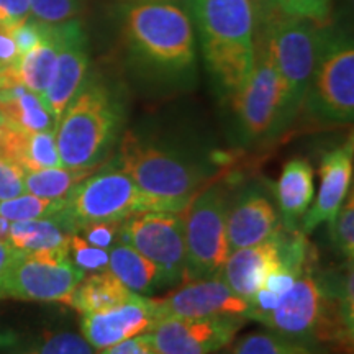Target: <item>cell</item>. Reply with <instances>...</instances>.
I'll return each mask as SVG.
<instances>
[{"instance_id":"5","label":"cell","mask_w":354,"mask_h":354,"mask_svg":"<svg viewBox=\"0 0 354 354\" xmlns=\"http://www.w3.org/2000/svg\"><path fill=\"white\" fill-rule=\"evenodd\" d=\"M313 120L348 125L354 117V48L346 30L320 26L315 64L302 107Z\"/></svg>"},{"instance_id":"23","label":"cell","mask_w":354,"mask_h":354,"mask_svg":"<svg viewBox=\"0 0 354 354\" xmlns=\"http://www.w3.org/2000/svg\"><path fill=\"white\" fill-rule=\"evenodd\" d=\"M133 294L135 292L127 289L109 269H105L100 272H92L91 276H84L74 289L69 305L81 315H87L118 307L128 302Z\"/></svg>"},{"instance_id":"16","label":"cell","mask_w":354,"mask_h":354,"mask_svg":"<svg viewBox=\"0 0 354 354\" xmlns=\"http://www.w3.org/2000/svg\"><path fill=\"white\" fill-rule=\"evenodd\" d=\"M281 227L272 202L259 187L238 194L227 209V240L230 253L271 240Z\"/></svg>"},{"instance_id":"14","label":"cell","mask_w":354,"mask_h":354,"mask_svg":"<svg viewBox=\"0 0 354 354\" xmlns=\"http://www.w3.org/2000/svg\"><path fill=\"white\" fill-rule=\"evenodd\" d=\"M56 32L59 41L56 73L43 99L57 123L71 99L77 94L86 81L91 66H88V39L81 20L74 19L57 24Z\"/></svg>"},{"instance_id":"40","label":"cell","mask_w":354,"mask_h":354,"mask_svg":"<svg viewBox=\"0 0 354 354\" xmlns=\"http://www.w3.org/2000/svg\"><path fill=\"white\" fill-rule=\"evenodd\" d=\"M30 0H0V24L15 25L28 19Z\"/></svg>"},{"instance_id":"30","label":"cell","mask_w":354,"mask_h":354,"mask_svg":"<svg viewBox=\"0 0 354 354\" xmlns=\"http://www.w3.org/2000/svg\"><path fill=\"white\" fill-rule=\"evenodd\" d=\"M330 238L333 246L348 263L354 258V198L349 192V198L344 201L330 221Z\"/></svg>"},{"instance_id":"44","label":"cell","mask_w":354,"mask_h":354,"mask_svg":"<svg viewBox=\"0 0 354 354\" xmlns=\"http://www.w3.org/2000/svg\"><path fill=\"white\" fill-rule=\"evenodd\" d=\"M120 2H130V0H120Z\"/></svg>"},{"instance_id":"39","label":"cell","mask_w":354,"mask_h":354,"mask_svg":"<svg viewBox=\"0 0 354 354\" xmlns=\"http://www.w3.org/2000/svg\"><path fill=\"white\" fill-rule=\"evenodd\" d=\"M100 354H156V351H154L149 335L143 333L102 349Z\"/></svg>"},{"instance_id":"27","label":"cell","mask_w":354,"mask_h":354,"mask_svg":"<svg viewBox=\"0 0 354 354\" xmlns=\"http://www.w3.org/2000/svg\"><path fill=\"white\" fill-rule=\"evenodd\" d=\"M91 172L94 171H76L63 166L25 172V192L50 201H64L71 190Z\"/></svg>"},{"instance_id":"8","label":"cell","mask_w":354,"mask_h":354,"mask_svg":"<svg viewBox=\"0 0 354 354\" xmlns=\"http://www.w3.org/2000/svg\"><path fill=\"white\" fill-rule=\"evenodd\" d=\"M140 212H156V207L125 171L107 161L71 190L57 216L77 233L86 225L125 220Z\"/></svg>"},{"instance_id":"31","label":"cell","mask_w":354,"mask_h":354,"mask_svg":"<svg viewBox=\"0 0 354 354\" xmlns=\"http://www.w3.org/2000/svg\"><path fill=\"white\" fill-rule=\"evenodd\" d=\"M86 0H30L33 17L43 24L57 25L81 15Z\"/></svg>"},{"instance_id":"36","label":"cell","mask_w":354,"mask_h":354,"mask_svg":"<svg viewBox=\"0 0 354 354\" xmlns=\"http://www.w3.org/2000/svg\"><path fill=\"white\" fill-rule=\"evenodd\" d=\"M43 32L44 24L35 19V17L33 19H25L20 24L13 25V39H15L17 50H19L20 56L32 51L41 41Z\"/></svg>"},{"instance_id":"35","label":"cell","mask_w":354,"mask_h":354,"mask_svg":"<svg viewBox=\"0 0 354 354\" xmlns=\"http://www.w3.org/2000/svg\"><path fill=\"white\" fill-rule=\"evenodd\" d=\"M25 171L0 158V201H10L25 194Z\"/></svg>"},{"instance_id":"2","label":"cell","mask_w":354,"mask_h":354,"mask_svg":"<svg viewBox=\"0 0 354 354\" xmlns=\"http://www.w3.org/2000/svg\"><path fill=\"white\" fill-rule=\"evenodd\" d=\"M127 122L125 91L99 69L86 81L61 113L55 128L61 166L95 171L112 156Z\"/></svg>"},{"instance_id":"17","label":"cell","mask_w":354,"mask_h":354,"mask_svg":"<svg viewBox=\"0 0 354 354\" xmlns=\"http://www.w3.org/2000/svg\"><path fill=\"white\" fill-rule=\"evenodd\" d=\"M353 183V146L336 148L323 156L320 166V190L312 209L305 212L302 233L313 232L323 221H330L346 201Z\"/></svg>"},{"instance_id":"43","label":"cell","mask_w":354,"mask_h":354,"mask_svg":"<svg viewBox=\"0 0 354 354\" xmlns=\"http://www.w3.org/2000/svg\"><path fill=\"white\" fill-rule=\"evenodd\" d=\"M3 125H6V123H3L2 118H0V133H2V128H3Z\"/></svg>"},{"instance_id":"9","label":"cell","mask_w":354,"mask_h":354,"mask_svg":"<svg viewBox=\"0 0 354 354\" xmlns=\"http://www.w3.org/2000/svg\"><path fill=\"white\" fill-rule=\"evenodd\" d=\"M118 241L133 246L156 266L161 287L187 282L184 212H140L127 216Z\"/></svg>"},{"instance_id":"33","label":"cell","mask_w":354,"mask_h":354,"mask_svg":"<svg viewBox=\"0 0 354 354\" xmlns=\"http://www.w3.org/2000/svg\"><path fill=\"white\" fill-rule=\"evenodd\" d=\"M271 3L287 15L312 20L317 25H325L330 15V0H271Z\"/></svg>"},{"instance_id":"11","label":"cell","mask_w":354,"mask_h":354,"mask_svg":"<svg viewBox=\"0 0 354 354\" xmlns=\"http://www.w3.org/2000/svg\"><path fill=\"white\" fill-rule=\"evenodd\" d=\"M84 276L86 274L71 263L68 253L19 251L0 287V299L69 305L73 292Z\"/></svg>"},{"instance_id":"32","label":"cell","mask_w":354,"mask_h":354,"mask_svg":"<svg viewBox=\"0 0 354 354\" xmlns=\"http://www.w3.org/2000/svg\"><path fill=\"white\" fill-rule=\"evenodd\" d=\"M68 254L71 263L81 269L84 274L105 271L109 266V251L88 245L77 233L71 234Z\"/></svg>"},{"instance_id":"29","label":"cell","mask_w":354,"mask_h":354,"mask_svg":"<svg viewBox=\"0 0 354 354\" xmlns=\"http://www.w3.org/2000/svg\"><path fill=\"white\" fill-rule=\"evenodd\" d=\"M63 209L64 201H50L26 192L10 201H0V215L10 221L53 218L59 215Z\"/></svg>"},{"instance_id":"38","label":"cell","mask_w":354,"mask_h":354,"mask_svg":"<svg viewBox=\"0 0 354 354\" xmlns=\"http://www.w3.org/2000/svg\"><path fill=\"white\" fill-rule=\"evenodd\" d=\"M300 274L292 271L289 268H284V266H277L276 269H272V271L266 276L261 287H266L268 290H271L274 294H277L279 297H282V295L295 284V281H297Z\"/></svg>"},{"instance_id":"4","label":"cell","mask_w":354,"mask_h":354,"mask_svg":"<svg viewBox=\"0 0 354 354\" xmlns=\"http://www.w3.org/2000/svg\"><path fill=\"white\" fill-rule=\"evenodd\" d=\"M216 92L227 99L240 92L254 61L253 0H180Z\"/></svg>"},{"instance_id":"1","label":"cell","mask_w":354,"mask_h":354,"mask_svg":"<svg viewBox=\"0 0 354 354\" xmlns=\"http://www.w3.org/2000/svg\"><path fill=\"white\" fill-rule=\"evenodd\" d=\"M120 53L136 77L158 87L190 86L197 38L180 0H130L113 12Z\"/></svg>"},{"instance_id":"12","label":"cell","mask_w":354,"mask_h":354,"mask_svg":"<svg viewBox=\"0 0 354 354\" xmlns=\"http://www.w3.org/2000/svg\"><path fill=\"white\" fill-rule=\"evenodd\" d=\"M245 322L240 315L167 318L148 335L156 354H212L232 343Z\"/></svg>"},{"instance_id":"10","label":"cell","mask_w":354,"mask_h":354,"mask_svg":"<svg viewBox=\"0 0 354 354\" xmlns=\"http://www.w3.org/2000/svg\"><path fill=\"white\" fill-rule=\"evenodd\" d=\"M228 201L223 189H202L184 210L187 282L221 274L230 250L227 240Z\"/></svg>"},{"instance_id":"18","label":"cell","mask_w":354,"mask_h":354,"mask_svg":"<svg viewBox=\"0 0 354 354\" xmlns=\"http://www.w3.org/2000/svg\"><path fill=\"white\" fill-rule=\"evenodd\" d=\"M281 264L276 240L241 248L228 254L221 268V279L234 294L250 302L256 290L263 286L266 276Z\"/></svg>"},{"instance_id":"21","label":"cell","mask_w":354,"mask_h":354,"mask_svg":"<svg viewBox=\"0 0 354 354\" xmlns=\"http://www.w3.org/2000/svg\"><path fill=\"white\" fill-rule=\"evenodd\" d=\"M0 118L21 131H55L56 118L41 95L25 86L0 88Z\"/></svg>"},{"instance_id":"24","label":"cell","mask_w":354,"mask_h":354,"mask_svg":"<svg viewBox=\"0 0 354 354\" xmlns=\"http://www.w3.org/2000/svg\"><path fill=\"white\" fill-rule=\"evenodd\" d=\"M107 269L135 294H153L161 287L156 266L127 243L118 241L110 248Z\"/></svg>"},{"instance_id":"6","label":"cell","mask_w":354,"mask_h":354,"mask_svg":"<svg viewBox=\"0 0 354 354\" xmlns=\"http://www.w3.org/2000/svg\"><path fill=\"white\" fill-rule=\"evenodd\" d=\"M286 87V115L292 125L297 117L315 64L320 26L312 20L277 10L271 0L259 10L256 21Z\"/></svg>"},{"instance_id":"34","label":"cell","mask_w":354,"mask_h":354,"mask_svg":"<svg viewBox=\"0 0 354 354\" xmlns=\"http://www.w3.org/2000/svg\"><path fill=\"white\" fill-rule=\"evenodd\" d=\"M120 225H122V220L97 221V223H91V225H86V227H82L77 232V234H81L88 245L109 251L115 243H118Z\"/></svg>"},{"instance_id":"13","label":"cell","mask_w":354,"mask_h":354,"mask_svg":"<svg viewBox=\"0 0 354 354\" xmlns=\"http://www.w3.org/2000/svg\"><path fill=\"white\" fill-rule=\"evenodd\" d=\"M159 322L167 318H207L240 315L248 318L250 302L227 286L221 276L189 281L172 294L153 299Z\"/></svg>"},{"instance_id":"26","label":"cell","mask_w":354,"mask_h":354,"mask_svg":"<svg viewBox=\"0 0 354 354\" xmlns=\"http://www.w3.org/2000/svg\"><path fill=\"white\" fill-rule=\"evenodd\" d=\"M0 348L2 354H94L84 336L73 331H46L24 342L2 343Z\"/></svg>"},{"instance_id":"25","label":"cell","mask_w":354,"mask_h":354,"mask_svg":"<svg viewBox=\"0 0 354 354\" xmlns=\"http://www.w3.org/2000/svg\"><path fill=\"white\" fill-rule=\"evenodd\" d=\"M57 50H59V41H57L56 25L44 24L41 41L20 59L19 77L21 86L44 97L56 73Z\"/></svg>"},{"instance_id":"20","label":"cell","mask_w":354,"mask_h":354,"mask_svg":"<svg viewBox=\"0 0 354 354\" xmlns=\"http://www.w3.org/2000/svg\"><path fill=\"white\" fill-rule=\"evenodd\" d=\"M274 194L282 227L297 230L313 202V169L305 159H290L279 176Z\"/></svg>"},{"instance_id":"19","label":"cell","mask_w":354,"mask_h":354,"mask_svg":"<svg viewBox=\"0 0 354 354\" xmlns=\"http://www.w3.org/2000/svg\"><path fill=\"white\" fill-rule=\"evenodd\" d=\"M0 158L20 166L25 172L61 166L55 131H21L3 125Z\"/></svg>"},{"instance_id":"28","label":"cell","mask_w":354,"mask_h":354,"mask_svg":"<svg viewBox=\"0 0 354 354\" xmlns=\"http://www.w3.org/2000/svg\"><path fill=\"white\" fill-rule=\"evenodd\" d=\"M233 354H317V351L308 344L294 342L271 330H261L243 336Z\"/></svg>"},{"instance_id":"37","label":"cell","mask_w":354,"mask_h":354,"mask_svg":"<svg viewBox=\"0 0 354 354\" xmlns=\"http://www.w3.org/2000/svg\"><path fill=\"white\" fill-rule=\"evenodd\" d=\"M20 53L13 39V25L0 24V74L19 68Z\"/></svg>"},{"instance_id":"41","label":"cell","mask_w":354,"mask_h":354,"mask_svg":"<svg viewBox=\"0 0 354 354\" xmlns=\"http://www.w3.org/2000/svg\"><path fill=\"white\" fill-rule=\"evenodd\" d=\"M19 251L13 248L10 243L0 241V287H2L3 281H6V276L10 269L13 261H15Z\"/></svg>"},{"instance_id":"22","label":"cell","mask_w":354,"mask_h":354,"mask_svg":"<svg viewBox=\"0 0 354 354\" xmlns=\"http://www.w3.org/2000/svg\"><path fill=\"white\" fill-rule=\"evenodd\" d=\"M73 232L59 216L12 221L8 243L20 253H68Z\"/></svg>"},{"instance_id":"42","label":"cell","mask_w":354,"mask_h":354,"mask_svg":"<svg viewBox=\"0 0 354 354\" xmlns=\"http://www.w3.org/2000/svg\"><path fill=\"white\" fill-rule=\"evenodd\" d=\"M10 227H12V221L7 220L6 216L0 215V241L8 243V236H10Z\"/></svg>"},{"instance_id":"7","label":"cell","mask_w":354,"mask_h":354,"mask_svg":"<svg viewBox=\"0 0 354 354\" xmlns=\"http://www.w3.org/2000/svg\"><path fill=\"white\" fill-rule=\"evenodd\" d=\"M243 143L269 141L290 127L286 115V87L259 26L254 28V61L250 77L230 102Z\"/></svg>"},{"instance_id":"3","label":"cell","mask_w":354,"mask_h":354,"mask_svg":"<svg viewBox=\"0 0 354 354\" xmlns=\"http://www.w3.org/2000/svg\"><path fill=\"white\" fill-rule=\"evenodd\" d=\"M109 162L135 180L156 212H184L212 176L207 161L138 130L123 131Z\"/></svg>"},{"instance_id":"15","label":"cell","mask_w":354,"mask_h":354,"mask_svg":"<svg viewBox=\"0 0 354 354\" xmlns=\"http://www.w3.org/2000/svg\"><path fill=\"white\" fill-rule=\"evenodd\" d=\"M158 323L153 299L133 294L128 302L118 307L82 315L81 335L94 349H105L133 336L149 333Z\"/></svg>"}]
</instances>
